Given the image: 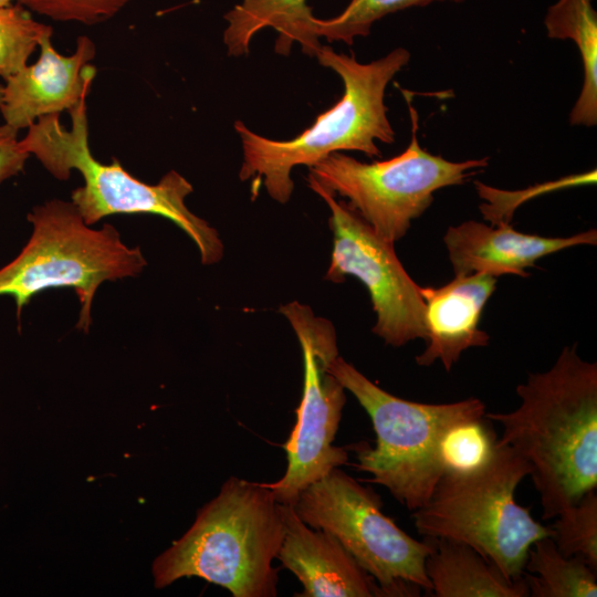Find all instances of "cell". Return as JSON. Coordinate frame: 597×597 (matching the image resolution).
Returning <instances> with one entry per match:
<instances>
[{
  "label": "cell",
  "instance_id": "cell-5",
  "mask_svg": "<svg viewBox=\"0 0 597 597\" xmlns=\"http://www.w3.org/2000/svg\"><path fill=\"white\" fill-rule=\"evenodd\" d=\"M530 472L522 457L496 440L482 465L441 476L429 501L412 511L415 527L423 537L470 546L506 578L517 580L531 546L553 536L551 526L532 516L531 506L515 500L517 485Z\"/></svg>",
  "mask_w": 597,
  "mask_h": 597
},
{
  "label": "cell",
  "instance_id": "cell-15",
  "mask_svg": "<svg viewBox=\"0 0 597 597\" xmlns=\"http://www.w3.org/2000/svg\"><path fill=\"white\" fill-rule=\"evenodd\" d=\"M496 287L488 274L455 275L440 287H421L427 347L416 357L420 366L440 360L447 371L470 347L486 346L489 335L479 328L482 310Z\"/></svg>",
  "mask_w": 597,
  "mask_h": 597
},
{
  "label": "cell",
  "instance_id": "cell-17",
  "mask_svg": "<svg viewBox=\"0 0 597 597\" xmlns=\"http://www.w3.org/2000/svg\"><path fill=\"white\" fill-rule=\"evenodd\" d=\"M426 573L436 597H527L524 577L506 578L491 562L470 546L446 538H432Z\"/></svg>",
  "mask_w": 597,
  "mask_h": 597
},
{
  "label": "cell",
  "instance_id": "cell-12",
  "mask_svg": "<svg viewBox=\"0 0 597 597\" xmlns=\"http://www.w3.org/2000/svg\"><path fill=\"white\" fill-rule=\"evenodd\" d=\"M52 33L39 43L40 55L3 81L0 114L8 126L27 129L40 117L72 111L93 85L96 69L91 64L95 43L87 35L77 38L75 51H55Z\"/></svg>",
  "mask_w": 597,
  "mask_h": 597
},
{
  "label": "cell",
  "instance_id": "cell-11",
  "mask_svg": "<svg viewBox=\"0 0 597 597\" xmlns=\"http://www.w3.org/2000/svg\"><path fill=\"white\" fill-rule=\"evenodd\" d=\"M308 187L331 209L333 250L325 279L334 283L347 275L360 280L377 315L373 333L386 344L398 347L416 338L426 339L421 286L404 269L394 243L376 234L346 202L315 185Z\"/></svg>",
  "mask_w": 597,
  "mask_h": 597
},
{
  "label": "cell",
  "instance_id": "cell-8",
  "mask_svg": "<svg viewBox=\"0 0 597 597\" xmlns=\"http://www.w3.org/2000/svg\"><path fill=\"white\" fill-rule=\"evenodd\" d=\"M411 117V140L399 155L374 163L333 153L310 167L307 184L347 199L386 241L395 243L432 203L433 193L462 185L489 165V157L450 161L423 149L418 140V115L407 100Z\"/></svg>",
  "mask_w": 597,
  "mask_h": 597
},
{
  "label": "cell",
  "instance_id": "cell-13",
  "mask_svg": "<svg viewBox=\"0 0 597 597\" xmlns=\"http://www.w3.org/2000/svg\"><path fill=\"white\" fill-rule=\"evenodd\" d=\"M284 535L276 558L303 586L298 597H385L375 578L331 533L305 524L282 504Z\"/></svg>",
  "mask_w": 597,
  "mask_h": 597
},
{
  "label": "cell",
  "instance_id": "cell-7",
  "mask_svg": "<svg viewBox=\"0 0 597 597\" xmlns=\"http://www.w3.org/2000/svg\"><path fill=\"white\" fill-rule=\"evenodd\" d=\"M27 218L32 226L29 241L0 269V296L14 298L18 320L35 294L71 287L81 304L76 328L87 332L98 286L135 277L147 265L139 247L125 244L111 223L91 228L72 201H45Z\"/></svg>",
  "mask_w": 597,
  "mask_h": 597
},
{
  "label": "cell",
  "instance_id": "cell-3",
  "mask_svg": "<svg viewBox=\"0 0 597 597\" xmlns=\"http://www.w3.org/2000/svg\"><path fill=\"white\" fill-rule=\"evenodd\" d=\"M284 535L282 504L264 483L230 476L190 528L157 556L156 588L199 577L233 597H274L273 559Z\"/></svg>",
  "mask_w": 597,
  "mask_h": 597
},
{
  "label": "cell",
  "instance_id": "cell-6",
  "mask_svg": "<svg viewBox=\"0 0 597 597\" xmlns=\"http://www.w3.org/2000/svg\"><path fill=\"white\" fill-rule=\"evenodd\" d=\"M328 369L366 410L376 433L374 448L364 442L353 447L357 470L369 473L368 482L388 489L408 510L425 505L444 474L440 455L444 434L460 422L485 417V405L474 397L449 404L402 399L341 356Z\"/></svg>",
  "mask_w": 597,
  "mask_h": 597
},
{
  "label": "cell",
  "instance_id": "cell-22",
  "mask_svg": "<svg viewBox=\"0 0 597 597\" xmlns=\"http://www.w3.org/2000/svg\"><path fill=\"white\" fill-rule=\"evenodd\" d=\"M549 525L557 549L566 557H578L597 570V493L587 492L576 504L555 516Z\"/></svg>",
  "mask_w": 597,
  "mask_h": 597
},
{
  "label": "cell",
  "instance_id": "cell-20",
  "mask_svg": "<svg viewBox=\"0 0 597 597\" xmlns=\"http://www.w3.org/2000/svg\"><path fill=\"white\" fill-rule=\"evenodd\" d=\"M441 1L461 3L464 0H350L344 11L334 18L315 17L314 32L328 42L342 41L352 45L355 38L368 35L373 24L387 14Z\"/></svg>",
  "mask_w": 597,
  "mask_h": 597
},
{
  "label": "cell",
  "instance_id": "cell-27",
  "mask_svg": "<svg viewBox=\"0 0 597 597\" xmlns=\"http://www.w3.org/2000/svg\"><path fill=\"white\" fill-rule=\"evenodd\" d=\"M2 92H3V83L0 81V108L2 104Z\"/></svg>",
  "mask_w": 597,
  "mask_h": 597
},
{
  "label": "cell",
  "instance_id": "cell-23",
  "mask_svg": "<svg viewBox=\"0 0 597 597\" xmlns=\"http://www.w3.org/2000/svg\"><path fill=\"white\" fill-rule=\"evenodd\" d=\"M485 420L463 421L447 431L440 446L444 473L471 471L489 460L498 438Z\"/></svg>",
  "mask_w": 597,
  "mask_h": 597
},
{
  "label": "cell",
  "instance_id": "cell-16",
  "mask_svg": "<svg viewBox=\"0 0 597 597\" xmlns=\"http://www.w3.org/2000/svg\"><path fill=\"white\" fill-rule=\"evenodd\" d=\"M223 18L228 22L223 43L230 56L248 54L251 40L265 28L276 31L274 50L279 54L289 55L293 44L298 43L305 54L315 57L322 46L307 0H242Z\"/></svg>",
  "mask_w": 597,
  "mask_h": 597
},
{
  "label": "cell",
  "instance_id": "cell-26",
  "mask_svg": "<svg viewBox=\"0 0 597 597\" xmlns=\"http://www.w3.org/2000/svg\"><path fill=\"white\" fill-rule=\"evenodd\" d=\"M17 0H0V7H6V6H10L12 4L13 2H15Z\"/></svg>",
  "mask_w": 597,
  "mask_h": 597
},
{
  "label": "cell",
  "instance_id": "cell-24",
  "mask_svg": "<svg viewBox=\"0 0 597 597\" xmlns=\"http://www.w3.org/2000/svg\"><path fill=\"white\" fill-rule=\"evenodd\" d=\"M132 0H17L30 12L59 22L85 25L103 23L119 13Z\"/></svg>",
  "mask_w": 597,
  "mask_h": 597
},
{
  "label": "cell",
  "instance_id": "cell-19",
  "mask_svg": "<svg viewBox=\"0 0 597 597\" xmlns=\"http://www.w3.org/2000/svg\"><path fill=\"white\" fill-rule=\"evenodd\" d=\"M523 577L532 597H596L597 573L578 557H566L552 536L530 548Z\"/></svg>",
  "mask_w": 597,
  "mask_h": 597
},
{
  "label": "cell",
  "instance_id": "cell-25",
  "mask_svg": "<svg viewBox=\"0 0 597 597\" xmlns=\"http://www.w3.org/2000/svg\"><path fill=\"white\" fill-rule=\"evenodd\" d=\"M19 130L0 125V185L23 171L30 157L19 145Z\"/></svg>",
  "mask_w": 597,
  "mask_h": 597
},
{
  "label": "cell",
  "instance_id": "cell-21",
  "mask_svg": "<svg viewBox=\"0 0 597 597\" xmlns=\"http://www.w3.org/2000/svg\"><path fill=\"white\" fill-rule=\"evenodd\" d=\"M50 33L52 27L36 21L19 2L0 7V78L24 67L40 40Z\"/></svg>",
  "mask_w": 597,
  "mask_h": 597
},
{
  "label": "cell",
  "instance_id": "cell-4",
  "mask_svg": "<svg viewBox=\"0 0 597 597\" xmlns=\"http://www.w3.org/2000/svg\"><path fill=\"white\" fill-rule=\"evenodd\" d=\"M69 113V128L62 125L60 114L45 115L27 128L19 145L59 180H67L72 170L82 175L83 186L72 191L71 201L86 224L113 214H157L188 234L202 264L220 261L223 244L219 233L187 208L185 200L193 187L182 175L170 170L149 185L132 176L116 158L109 164L98 161L88 143L86 97Z\"/></svg>",
  "mask_w": 597,
  "mask_h": 597
},
{
  "label": "cell",
  "instance_id": "cell-14",
  "mask_svg": "<svg viewBox=\"0 0 597 597\" xmlns=\"http://www.w3.org/2000/svg\"><path fill=\"white\" fill-rule=\"evenodd\" d=\"M443 242L455 275L528 276L525 270L543 256L576 245H596L597 231L590 229L570 237H542L519 232L509 223L488 226L469 220L449 227Z\"/></svg>",
  "mask_w": 597,
  "mask_h": 597
},
{
  "label": "cell",
  "instance_id": "cell-2",
  "mask_svg": "<svg viewBox=\"0 0 597 597\" xmlns=\"http://www.w3.org/2000/svg\"><path fill=\"white\" fill-rule=\"evenodd\" d=\"M315 57L322 66L339 75L344 93L310 127L292 139L276 140L252 132L241 121L234 122L243 151L239 177L243 181L252 178V198L263 186L272 199L285 203L294 189L291 178L294 167H311L328 155L344 150L379 157L381 151L376 140L395 142L385 91L408 64L409 51L396 48L384 57L359 63L353 54L337 53L322 44Z\"/></svg>",
  "mask_w": 597,
  "mask_h": 597
},
{
  "label": "cell",
  "instance_id": "cell-9",
  "mask_svg": "<svg viewBox=\"0 0 597 597\" xmlns=\"http://www.w3.org/2000/svg\"><path fill=\"white\" fill-rule=\"evenodd\" d=\"M310 527L335 536L356 562L378 583L385 597L431 593L426 559L432 540L417 541L383 511V501L338 468L301 492L293 504Z\"/></svg>",
  "mask_w": 597,
  "mask_h": 597
},
{
  "label": "cell",
  "instance_id": "cell-18",
  "mask_svg": "<svg viewBox=\"0 0 597 597\" xmlns=\"http://www.w3.org/2000/svg\"><path fill=\"white\" fill-rule=\"evenodd\" d=\"M547 36L572 40L580 53L584 81L570 112L572 125L597 124V12L593 0H558L547 9L544 19Z\"/></svg>",
  "mask_w": 597,
  "mask_h": 597
},
{
  "label": "cell",
  "instance_id": "cell-10",
  "mask_svg": "<svg viewBox=\"0 0 597 597\" xmlns=\"http://www.w3.org/2000/svg\"><path fill=\"white\" fill-rule=\"evenodd\" d=\"M298 339L304 366L303 394L296 422L283 448L284 475L264 483L281 504L293 505L302 491L334 468L347 463L346 449L333 444L346 402L345 388L329 371L338 356L334 325L293 301L280 307Z\"/></svg>",
  "mask_w": 597,
  "mask_h": 597
},
{
  "label": "cell",
  "instance_id": "cell-1",
  "mask_svg": "<svg viewBox=\"0 0 597 597\" xmlns=\"http://www.w3.org/2000/svg\"><path fill=\"white\" fill-rule=\"evenodd\" d=\"M516 392L515 410L485 417L502 428L498 442L527 462L542 519L551 520L597 488V363L582 359L577 344L564 347Z\"/></svg>",
  "mask_w": 597,
  "mask_h": 597
}]
</instances>
